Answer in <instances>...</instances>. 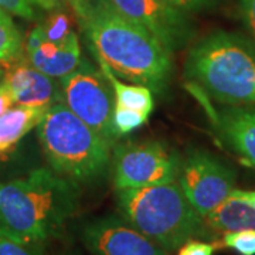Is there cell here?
<instances>
[{"label":"cell","instance_id":"6da1fadb","mask_svg":"<svg viewBox=\"0 0 255 255\" xmlns=\"http://www.w3.org/2000/svg\"><path fill=\"white\" fill-rule=\"evenodd\" d=\"M97 57L118 77L162 91L173 71V53L110 0H82L74 9Z\"/></svg>","mask_w":255,"mask_h":255},{"label":"cell","instance_id":"7a4b0ae2","mask_svg":"<svg viewBox=\"0 0 255 255\" xmlns=\"http://www.w3.org/2000/svg\"><path fill=\"white\" fill-rule=\"evenodd\" d=\"M78 207V184L47 167L0 182V228L23 241L46 244L61 236Z\"/></svg>","mask_w":255,"mask_h":255},{"label":"cell","instance_id":"3957f363","mask_svg":"<svg viewBox=\"0 0 255 255\" xmlns=\"http://www.w3.org/2000/svg\"><path fill=\"white\" fill-rule=\"evenodd\" d=\"M184 77L207 100L255 108V41L226 30L210 33L190 47Z\"/></svg>","mask_w":255,"mask_h":255},{"label":"cell","instance_id":"277c9868","mask_svg":"<svg viewBox=\"0 0 255 255\" xmlns=\"http://www.w3.org/2000/svg\"><path fill=\"white\" fill-rule=\"evenodd\" d=\"M121 217L166 253L193 238L209 237L204 219L193 209L177 180L117 190Z\"/></svg>","mask_w":255,"mask_h":255},{"label":"cell","instance_id":"5b68a950","mask_svg":"<svg viewBox=\"0 0 255 255\" xmlns=\"http://www.w3.org/2000/svg\"><path fill=\"white\" fill-rule=\"evenodd\" d=\"M37 135L50 169L78 186L98 179L111 160L112 142L63 102L47 110L37 125Z\"/></svg>","mask_w":255,"mask_h":255},{"label":"cell","instance_id":"8992f818","mask_svg":"<svg viewBox=\"0 0 255 255\" xmlns=\"http://www.w3.org/2000/svg\"><path fill=\"white\" fill-rule=\"evenodd\" d=\"M182 156L162 140L128 142L112 155L115 190L139 189L177 180Z\"/></svg>","mask_w":255,"mask_h":255},{"label":"cell","instance_id":"52a82bcc","mask_svg":"<svg viewBox=\"0 0 255 255\" xmlns=\"http://www.w3.org/2000/svg\"><path fill=\"white\" fill-rule=\"evenodd\" d=\"M58 81L64 105L114 143L117 137L112 129L114 94L104 71L88 60H81L73 73Z\"/></svg>","mask_w":255,"mask_h":255},{"label":"cell","instance_id":"ba28073f","mask_svg":"<svg viewBox=\"0 0 255 255\" xmlns=\"http://www.w3.org/2000/svg\"><path fill=\"white\" fill-rule=\"evenodd\" d=\"M177 182L193 209L204 219L236 189V172L203 149L182 159Z\"/></svg>","mask_w":255,"mask_h":255},{"label":"cell","instance_id":"9c48e42d","mask_svg":"<svg viewBox=\"0 0 255 255\" xmlns=\"http://www.w3.org/2000/svg\"><path fill=\"white\" fill-rule=\"evenodd\" d=\"M128 18L149 30L169 51H177L190 43L194 34L190 14L160 0H110Z\"/></svg>","mask_w":255,"mask_h":255},{"label":"cell","instance_id":"30bf717a","mask_svg":"<svg viewBox=\"0 0 255 255\" xmlns=\"http://www.w3.org/2000/svg\"><path fill=\"white\" fill-rule=\"evenodd\" d=\"M81 240L92 255H167L163 248L117 216L88 221L81 230Z\"/></svg>","mask_w":255,"mask_h":255},{"label":"cell","instance_id":"8fae6325","mask_svg":"<svg viewBox=\"0 0 255 255\" xmlns=\"http://www.w3.org/2000/svg\"><path fill=\"white\" fill-rule=\"evenodd\" d=\"M9 88L14 105L28 108H50L61 102L60 81L36 70L28 63L10 65L1 77Z\"/></svg>","mask_w":255,"mask_h":255},{"label":"cell","instance_id":"7c38bea8","mask_svg":"<svg viewBox=\"0 0 255 255\" xmlns=\"http://www.w3.org/2000/svg\"><path fill=\"white\" fill-rule=\"evenodd\" d=\"M207 105L210 119L220 140L248 166L255 169V108L224 107L216 110Z\"/></svg>","mask_w":255,"mask_h":255},{"label":"cell","instance_id":"4fadbf2b","mask_svg":"<svg viewBox=\"0 0 255 255\" xmlns=\"http://www.w3.org/2000/svg\"><path fill=\"white\" fill-rule=\"evenodd\" d=\"M26 53L30 65L55 80L73 73L82 60L80 40L74 30L61 41H43Z\"/></svg>","mask_w":255,"mask_h":255},{"label":"cell","instance_id":"5bb4252c","mask_svg":"<svg viewBox=\"0 0 255 255\" xmlns=\"http://www.w3.org/2000/svg\"><path fill=\"white\" fill-rule=\"evenodd\" d=\"M48 108H28L14 105L0 117V159L14 152L21 139L33 130Z\"/></svg>","mask_w":255,"mask_h":255},{"label":"cell","instance_id":"9a60e30c","mask_svg":"<svg viewBox=\"0 0 255 255\" xmlns=\"http://www.w3.org/2000/svg\"><path fill=\"white\" fill-rule=\"evenodd\" d=\"M204 223L210 231L223 234L255 228V209L233 190L226 200L204 217Z\"/></svg>","mask_w":255,"mask_h":255},{"label":"cell","instance_id":"2e32d148","mask_svg":"<svg viewBox=\"0 0 255 255\" xmlns=\"http://www.w3.org/2000/svg\"><path fill=\"white\" fill-rule=\"evenodd\" d=\"M98 64L110 81L112 94H114V105L139 111L150 117L152 111L155 108L152 90L139 84H125L119 80L118 75L114 73L107 64H104L100 60H98Z\"/></svg>","mask_w":255,"mask_h":255},{"label":"cell","instance_id":"e0dca14e","mask_svg":"<svg viewBox=\"0 0 255 255\" xmlns=\"http://www.w3.org/2000/svg\"><path fill=\"white\" fill-rule=\"evenodd\" d=\"M24 41L10 14L0 7V65L18 63L23 57Z\"/></svg>","mask_w":255,"mask_h":255},{"label":"cell","instance_id":"ac0fdd59","mask_svg":"<svg viewBox=\"0 0 255 255\" xmlns=\"http://www.w3.org/2000/svg\"><path fill=\"white\" fill-rule=\"evenodd\" d=\"M147 118H149V115H146L143 112L114 105L112 129H114L115 136L128 135V133L136 130L139 128H142L146 124Z\"/></svg>","mask_w":255,"mask_h":255},{"label":"cell","instance_id":"d6986e66","mask_svg":"<svg viewBox=\"0 0 255 255\" xmlns=\"http://www.w3.org/2000/svg\"><path fill=\"white\" fill-rule=\"evenodd\" d=\"M0 255H44V244L18 240L0 228Z\"/></svg>","mask_w":255,"mask_h":255},{"label":"cell","instance_id":"ffe728a7","mask_svg":"<svg viewBox=\"0 0 255 255\" xmlns=\"http://www.w3.org/2000/svg\"><path fill=\"white\" fill-rule=\"evenodd\" d=\"M223 244L238 255H255V228L227 233L223 237Z\"/></svg>","mask_w":255,"mask_h":255},{"label":"cell","instance_id":"44dd1931","mask_svg":"<svg viewBox=\"0 0 255 255\" xmlns=\"http://www.w3.org/2000/svg\"><path fill=\"white\" fill-rule=\"evenodd\" d=\"M40 26L43 28L46 41H53V43L61 41L63 38H65L73 31V28L70 26V20L64 14L54 16V17L50 18L47 23L40 24Z\"/></svg>","mask_w":255,"mask_h":255},{"label":"cell","instance_id":"7402d4cb","mask_svg":"<svg viewBox=\"0 0 255 255\" xmlns=\"http://www.w3.org/2000/svg\"><path fill=\"white\" fill-rule=\"evenodd\" d=\"M0 7L9 14L17 17L33 20L36 17V10L31 0H0Z\"/></svg>","mask_w":255,"mask_h":255},{"label":"cell","instance_id":"603a6c76","mask_svg":"<svg viewBox=\"0 0 255 255\" xmlns=\"http://www.w3.org/2000/svg\"><path fill=\"white\" fill-rule=\"evenodd\" d=\"M160 1L187 14L210 10L217 4V0H160Z\"/></svg>","mask_w":255,"mask_h":255},{"label":"cell","instance_id":"cb8c5ba5","mask_svg":"<svg viewBox=\"0 0 255 255\" xmlns=\"http://www.w3.org/2000/svg\"><path fill=\"white\" fill-rule=\"evenodd\" d=\"M217 248L219 244L216 243H206L199 238H193L179 248L177 255H214Z\"/></svg>","mask_w":255,"mask_h":255},{"label":"cell","instance_id":"d4e9b609","mask_svg":"<svg viewBox=\"0 0 255 255\" xmlns=\"http://www.w3.org/2000/svg\"><path fill=\"white\" fill-rule=\"evenodd\" d=\"M238 9L244 26L255 41V0H238Z\"/></svg>","mask_w":255,"mask_h":255},{"label":"cell","instance_id":"484cf974","mask_svg":"<svg viewBox=\"0 0 255 255\" xmlns=\"http://www.w3.org/2000/svg\"><path fill=\"white\" fill-rule=\"evenodd\" d=\"M11 107H14L13 100H11V95H10L9 88L6 87V84L0 80V117L9 111Z\"/></svg>","mask_w":255,"mask_h":255},{"label":"cell","instance_id":"4316f807","mask_svg":"<svg viewBox=\"0 0 255 255\" xmlns=\"http://www.w3.org/2000/svg\"><path fill=\"white\" fill-rule=\"evenodd\" d=\"M34 6H38L44 10H54L60 6L61 0H31Z\"/></svg>","mask_w":255,"mask_h":255},{"label":"cell","instance_id":"83f0119b","mask_svg":"<svg viewBox=\"0 0 255 255\" xmlns=\"http://www.w3.org/2000/svg\"><path fill=\"white\" fill-rule=\"evenodd\" d=\"M234 193L238 194L240 197H243L244 200L248 201L255 209V190H238V189H234Z\"/></svg>","mask_w":255,"mask_h":255},{"label":"cell","instance_id":"f1b7e54d","mask_svg":"<svg viewBox=\"0 0 255 255\" xmlns=\"http://www.w3.org/2000/svg\"><path fill=\"white\" fill-rule=\"evenodd\" d=\"M65 1H67V3H70L73 9H75V7H77V6H78L80 3H81L82 0H65Z\"/></svg>","mask_w":255,"mask_h":255},{"label":"cell","instance_id":"f546056e","mask_svg":"<svg viewBox=\"0 0 255 255\" xmlns=\"http://www.w3.org/2000/svg\"><path fill=\"white\" fill-rule=\"evenodd\" d=\"M1 77H3V68H1V65H0V80H1Z\"/></svg>","mask_w":255,"mask_h":255}]
</instances>
